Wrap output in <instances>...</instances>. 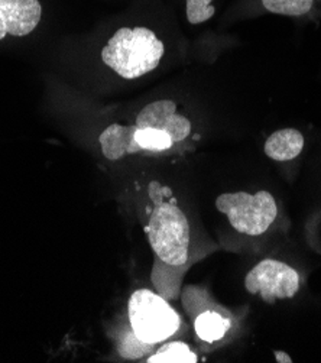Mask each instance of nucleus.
Wrapping results in <instances>:
<instances>
[{"label": "nucleus", "instance_id": "f257e3e1", "mask_svg": "<svg viewBox=\"0 0 321 363\" xmlns=\"http://www.w3.org/2000/svg\"><path fill=\"white\" fill-rule=\"evenodd\" d=\"M159 36L147 26L118 29L101 50L103 62L125 80H136L154 71L164 57Z\"/></svg>", "mask_w": 321, "mask_h": 363}, {"label": "nucleus", "instance_id": "f03ea898", "mask_svg": "<svg viewBox=\"0 0 321 363\" xmlns=\"http://www.w3.org/2000/svg\"><path fill=\"white\" fill-rule=\"evenodd\" d=\"M145 233L157 258L168 267H181L188 259L190 223L175 201L157 200Z\"/></svg>", "mask_w": 321, "mask_h": 363}, {"label": "nucleus", "instance_id": "7ed1b4c3", "mask_svg": "<svg viewBox=\"0 0 321 363\" xmlns=\"http://www.w3.org/2000/svg\"><path fill=\"white\" fill-rule=\"evenodd\" d=\"M130 329L148 345H158L172 337L181 325V318L161 296L150 289H137L128 303Z\"/></svg>", "mask_w": 321, "mask_h": 363}, {"label": "nucleus", "instance_id": "20e7f679", "mask_svg": "<svg viewBox=\"0 0 321 363\" xmlns=\"http://www.w3.org/2000/svg\"><path fill=\"white\" fill-rule=\"evenodd\" d=\"M216 208L227 217L236 232L247 236L265 233L278 216L276 201L265 190L255 194L246 191L220 194L216 199Z\"/></svg>", "mask_w": 321, "mask_h": 363}, {"label": "nucleus", "instance_id": "39448f33", "mask_svg": "<svg viewBox=\"0 0 321 363\" xmlns=\"http://www.w3.org/2000/svg\"><path fill=\"white\" fill-rule=\"evenodd\" d=\"M249 294H259L264 301L290 300L300 291V274L288 264L278 259H264L244 277Z\"/></svg>", "mask_w": 321, "mask_h": 363}, {"label": "nucleus", "instance_id": "423d86ee", "mask_svg": "<svg viewBox=\"0 0 321 363\" xmlns=\"http://www.w3.org/2000/svg\"><path fill=\"white\" fill-rule=\"evenodd\" d=\"M136 128H154L171 135L175 143L186 140L191 135L193 125L188 118L176 113V103L172 100H157L147 104L137 113Z\"/></svg>", "mask_w": 321, "mask_h": 363}, {"label": "nucleus", "instance_id": "0eeeda50", "mask_svg": "<svg viewBox=\"0 0 321 363\" xmlns=\"http://www.w3.org/2000/svg\"><path fill=\"white\" fill-rule=\"evenodd\" d=\"M8 33L12 36H25L38 26L43 8L38 0H0Z\"/></svg>", "mask_w": 321, "mask_h": 363}, {"label": "nucleus", "instance_id": "6e6552de", "mask_svg": "<svg viewBox=\"0 0 321 363\" xmlns=\"http://www.w3.org/2000/svg\"><path fill=\"white\" fill-rule=\"evenodd\" d=\"M304 135L294 128L274 132L264 145V152L276 162H288L300 157L304 150Z\"/></svg>", "mask_w": 321, "mask_h": 363}, {"label": "nucleus", "instance_id": "1a4fd4ad", "mask_svg": "<svg viewBox=\"0 0 321 363\" xmlns=\"http://www.w3.org/2000/svg\"><path fill=\"white\" fill-rule=\"evenodd\" d=\"M100 147L104 158L109 161H119L126 155L139 154V150L133 140V126L113 123L107 126L100 138Z\"/></svg>", "mask_w": 321, "mask_h": 363}, {"label": "nucleus", "instance_id": "9d476101", "mask_svg": "<svg viewBox=\"0 0 321 363\" xmlns=\"http://www.w3.org/2000/svg\"><path fill=\"white\" fill-rule=\"evenodd\" d=\"M230 320L216 311H204L198 314L194 321V329L197 336L208 343L218 342L225 337L230 329Z\"/></svg>", "mask_w": 321, "mask_h": 363}, {"label": "nucleus", "instance_id": "9b49d317", "mask_svg": "<svg viewBox=\"0 0 321 363\" xmlns=\"http://www.w3.org/2000/svg\"><path fill=\"white\" fill-rule=\"evenodd\" d=\"M266 12L283 16H307L321 13V0H261Z\"/></svg>", "mask_w": 321, "mask_h": 363}, {"label": "nucleus", "instance_id": "f8f14e48", "mask_svg": "<svg viewBox=\"0 0 321 363\" xmlns=\"http://www.w3.org/2000/svg\"><path fill=\"white\" fill-rule=\"evenodd\" d=\"M133 126V140L139 152H162L171 150L175 142L169 133L154 128H136Z\"/></svg>", "mask_w": 321, "mask_h": 363}, {"label": "nucleus", "instance_id": "ddd939ff", "mask_svg": "<svg viewBox=\"0 0 321 363\" xmlns=\"http://www.w3.org/2000/svg\"><path fill=\"white\" fill-rule=\"evenodd\" d=\"M150 363H196L197 354L184 342H169L148 357Z\"/></svg>", "mask_w": 321, "mask_h": 363}, {"label": "nucleus", "instance_id": "4468645a", "mask_svg": "<svg viewBox=\"0 0 321 363\" xmlns=\"http://www.w3.org/2000/svg\"><path fill=\"white\" fill-rule=\"evenodd\" d=\"M214 0H187L186 13L191 25H200L214 16Z\"/></svg>", "mask_w": 321, "mask_h": 363}, {"label": "nucleus", "instance_id": "2eb2a0df", "mask_svg": "<svg viewBox=\"0 0 321 363\" xmlns=\"http://www.w3.org/2000/svg\"><path fill=\"white\" fill-rule=\"evenodd\" d=\"M152 345L144 343L142 340H139L133 332H130L129 335H126L119 346V353L123 357L128 359H139L144 356L148 350H151Z\"/></svg>", "mask_w": 321, "mask_h": 363}, {"label": "nucleus", "instance_id": "dca6fc26", "mask_svg": "<svg viewBox=\"0 0 321 363\" xmlns=\"http://www.w3.org/2000/svg\"><path fill=\"white\" fill-rule=\"evenodd\" d=\"M274 354H275V359H276V362H279V363H291V362H293L291 356H290L288 353L282 352V350H276Z\"/></svg>", "mask_w": 321, "mask_h": 363}, {"label": "nucleus", "instance_id": "f3484780", "mask_svg": "<svg viewBox=\"0 0 321 363\" xmlns=\"http://www.w3.org/2000/svg\"><path fill=\"white\" fill-rule=\"evenodd\" d=\"M6 35H8V29H6V22H5V18H4L2 12H0V40H4Z\"/></svg>", "mask_w": 321, "mask_h": 363}]
</instances>
